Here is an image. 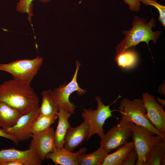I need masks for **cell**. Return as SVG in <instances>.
Returning <instances> with one entry per match:
<instances>
[{
  "mask_svg": "<svg viewBox=\"0 0 165 165\" xmlns=\"http://www.w3.org/2000/svg\"><path fill=\"white\" fill-rule=\"evenodd\" d=\"M146 111V116L159 131L165 134V111L154 96L148 92L142 94V99Z\"/></svg>",
  "mask_w": 165,
  "mask_h": 165,
  "instance_id": "cell-10",
  "label": "cell"
},
{
  "mask_svg": "<svg viewBox=\"0 0 165 165\" xmlns=\"http://www.w3.org/2000/svg\"><path fill=\"white\" fill-rule=\"evenodd\" d=\"M157 100L158 102L164 107L165 104V100L159 97H157Z\"/></svg>",
  "mask_w": 165,
  "mask_h": 165,
  "instance_id": "cell-28",
  "label": "cell"
},
{
  "mask_svg": "<svg viewBox=\"0 0 165 165\" xmlns=\"http://www.w3.org/2000/svg\"><path fill=\"white\" fill-rule=\"evenodd\" d=\"M108 152L100 146L96 151L89 154H81L78 156L79 165H102Z\"/></svg>",
  "mask_w": 165,
  "mask_h": 165,
  "instance_id": "cell-19",
  "label": "cell"
},
{
  "mask_svg": "<svg viewBox=\"0 0 165 165\" xmlns=\"http://www.w3.org/2000/svg\"><path fill=\"white\" fill-rule=\"evenodd\" d=\"M39 114V107L35 108L20 117L15 125L4 130L19 142L29 140L31 138L34 123Z\"/></svg>",
  "mask_w": 165,
  "mask_h": 165,
  "instance_id": "cell-9",
  "label": "cell"
},
{
  "mask_svg": "<svg viewBox=\"0 0 165 165\" xmlns=\"http://www.w3.org/2000/svg\"><path fill=\"white\" fill-rule=\"evenodd\" d=\"M41 95L42 101L39 107L40 113L46 116L57 115L60 109L52 90L50 89L44 90Z\"/></svg>",
  "mask_w": 165,
  "mask_h": 165,
  "instance_id": "cell-18",
  "label": "cell"
},
{
  "mask_svg": "<svg viewBox=\"0 0 165 165\" xmlns=\"http://www.w3.org/2000/svg\"><path fill=\"white\" fill-rule=\"evenodd\" d=\"M121 97L120 95H119L110 104L105 105L103 104L101 97L97 96L95 97L97 103L96 109L90 108L88 109L83 108L82 118L89 125V131L87 140H89L95 134H97L101 139L103 138L105 134L103 126L105 121L113 116L112 112L118 111V110H111L110 106L116 103Z\"/></svg>",
  "mask_w": 165,
  "mask_h": 165,
  "instance_id": "cell-4",
  "label": "cell"
},
{
  "mask_svg": "<svg viewBox=\"0 0 165 165\" xmlns=\"http://www.w3.org/2000/svg\"><path fill=\"white\" fill-rule=\"evenodd\" d=\"M165 165V142L153 147L149 151L144 165Z\"/></svg>",
  "mask_w": 165,
  "mask_h": 165,
  "instance_id": "cell-20",
  "label": "cell"
},
{
  "mask_svg": "<svg viewBox=\"0 0 165 165\" xmlns=\"http://www.w3.org/2000/svg\"><path fill=\"white\" fill-rule=\"evenodd\" d=\"M57 114L46 116L39 114L35 120L31 130L32 134L46 130L50 127L57 118Z\"/></svg>",
  "mask_w": 165,
  "mask_h": 165,
  "instance_id": "cell-22",
  "label": "cell"
},
{
  "mask_svg": "<svg viewBox=\"0 0 165 165\" xmlns=\"http://www.w3.org/2000/svg\"><path fill=\"white\" fill-rule=\"evenodd\" d=\"M23 114L6 103L0 101V127L4 130L15 125Z\"/></svg>",
  "mask_w": 165,
  "mask_h": 165,
  "instance_id": "cell-16",
  "label": "cell"
},
{
  "mask_svg": "<svg viewBox=\"0 0 165 165\" xmlns=\"http://www.w3.org/2000/svg\"><path fill=\"white\" fill-rule=\"evenodd\" d=\"M76 70L71 81L68 83H65L60 85L52 90L60 109H63L71 114L75 113L76 106L69 101L70 95L73 92L77 91L78 95L82 96L87 91L86 90L81 88L78 83L77 77L80 63L76 61Z\"/></svg>",
  "mask_w": 165,
  "mask_h": 165,
  "instance_id": "cell-7",
  "label": "cell"
},
{
  "mask_svg": "<svg viewBox=\"0 0 165 165\" xmlns=\"http://www.w3.org/2000/svg\"><path fill=\"white\" fill-rule=\"evenodd\" d=\"M54 131L50 127L44 131L32 134L29 146L34 149L38 158L42 161L46 155L56 148Z\"/></svg>",
  "mask_w": 165,
  "mask_h": 165,
  "instance_id": "cell-11",
  "label": "cell"
},
{
  "mask_svg": "<svg viewBox=\"0 0 165 165\" xmlns=\"http://www.w3.org/2000/svg\"><path fill=\"white\" fill-rule=\"evenodd\" d=\"M138 156L134 147L131 150L122 165H135L137 160Z\"/></svg>",
  "mask_w": 165,
  "mask_h": 165,
  "instance_id": "cell-25",
  "label": "cell"
},
{
  "mask_svg": "<svg viewBox=\"0 0 165 165\" xmlns=\"http://www.w3.org/2000/svg\"><path fill=\"white\" fill-rule=\"evenodd\" d=\"M34 0H19L16 6V10L21 13H27L28 15V19L30 20L32 16L33 8L32 2ZM43 2H46L50 0H40Z\"/></svg>",
  "mask_w": 165,
  "mask_h": 165,
  "instance_id": "cell-23",
  "label": "cell"
},
{
  "mask_svg": "<svg viewBox=\"0 0 165 165\" xmlns=\"http://www.w3.org/2000/svg\"><path fill=\"white\" fill-rule=\"evenodd\" d=\"M114 60L119 66L127 68L133 67L137 64L138 56L135 50L130 48L120 54Z\"/></svg>",
  "mask_w": 165,
  "mask_h": 165,
  "instance_id": "cell-21",
  "label": "cell"
},
{
  "mask_svg": "<svg viewBox=\"0 0 165 165\" xmlns=\"http://www.w3.org/2000/svg\"><path fill=\"white\" fill-rule=\"evenodd\" d=\"M134 147L133 142H127L115 152L108 154L102 165H122L127 156Z\"/></svg>",
  "mask_w": 165,
  "mask_h": 165,
  "instance_id": "cell-17",
  "label": "cell"
},
{
  "mask_svg": "<svg viewBox=\"0 0 165 165\" xmlns=\"http://www.w3.org/2000/svg\"><path fill=\"white\" fill-rule=\"evenodd\" d=\"M118 111L122 119L145 127L165 139V134L157 130L147 118L146 111L142 99L131 100L124 98L120 102Z\"/></svg>",
  "mask_w": 165,
  "mask_h": 165,
  "instance_id": "cell-3",
  "label": "cell"
},
{
  "mask_svg": "<svg viewBox=\"0 0 165 165\" xmlns=\"http://www.w3.org/2000/svg\"><path fill=\"white\" fill-rule=\"evenodd\" d=\"M131 136V130L127 121L121 119L105 134L100 141V146L108 152L127 143Z\"/></svg>",
  "mask_w": 165,
  "mask_h": 165,
  "instance_id": "cell-8",
  "label": "cell"
},
{
  "mask_svg": "<svg viewBox=\"0 0 165 165\" xmlns=\"http://www.w3.org/2000/svg\"><path fill=\"white\" fill-rule=\"evenodd\" d=\"M9 161L18 162L23 165H40L43 163L37 156L33 148L30 146L28 149L23 151L14 148L0 150V165Z\"/></svg>",
  "mask_w": 165,
  "mask_h": 165,
  "instance_id": "cell-12",
  "label": "cell"
},
{
  "mask_svg": "<svg viewBox=\"0 0 165 165\" xmlns=\"http://www.w3.org/2000/svg\"><path fill=\"white\" fill-rule=\"evenodd\" d=\"M0 137H2L10 140L16 145L19 144V142L17 140L12 136L7 133L5 130L2 129L0 128Z\"/></svg>",
  "mask_w": 165,
  "mask_h": 165,
  "instance_id": "cell-27",
  "label": "cell"
},
{
  "mask_svg": "<svg viewBox=\"0 0 165 165\" xmlns=\"http://www.w3.org/2000/svg\"><path fill=\"white\" fill-rule=\"evenodd\" d=\"M131 130V136L138 156L136 165H144L146 156L154 146L165 142L160 136L140 126L129 122Z\"/></svg>",
  "mask_w": 165,
  "mask_h": 165,
  "instance_id": "cell-5",
  "label": "cell"
},
{
  "mask_svg": "<svg viewBox=\"0 0 165 165\" xmlns=\"http://www.w3.org/2000/svg\"><path fill=\"white\" fill-rule=\"evenodd\" d=\"M71 114L63 109H60L57 113L58 123L54 132L55 143L56 148L64 147L65 136L68 130L71 127L68 119Z\"/></svg>",
  "mask_w": 165,
  "mask_h": 165,
  "instance_id": "cell-15",
  "label": "cell"
},
{
  "mask_svg": "<svg viewBox=\"0 0 165 165\" xmlns=\"http://www.w3.org/2000/svg\"><path fill=\"white\" fill-rule=\"evenodd\" d=\"M132 24V27L130 30L122 31L125 37L116 47V54L114 59L127 49H134L142 42L147 44L151 51L149 42L152 40L154 44L156 43L162 32L160 30H152V28L156 26V20L152 15L150 21L148 23L145 18L135 16L134 17Z\"/></svg>",
  "mask_w": 165,
  "mask_h": 165,
  "instance_id": "cell-2",
  "label": "cell"
},
{
  "mask_svg": "<svg viewBox=\"0 0 165 165\" xmlns=\"http://www.w3.org/2000/svg\"><path fill=\"white\" fill-rule=\"evenodd\" d=\"M0 101L24 115L38 107L39 100L30 84L13 78L0 85Z\"/></svg>",
  "mask_w": 165,
  "mask_h": 165,
  "instance_id": "cell-1",
  "label": "cell"
},
{
  "mask_svg": "<svg viewBox=\"0 0 165 165\" xmlns=\"http://www.w3.org/2000/svg\"><path fill=\"white\" fill-rule=\"evenodd\" d=\"M124 2L128 5L130 10L132 11L138 12L140 10L141 5L139 0H123Z\"/></svg>",
  "mask_w": 165,
  "mask_h": 165,
  "instance_id": "cell-26",
  "label": "cell"
},
{
  "mask_svg": "<svg viewBox=\"0 0 165 165\" xmlns=\"http://www.w3.org/2000/svg\"><path fill=\"white\" fill-rule=\"evenodd\" d=\"M89 131V125L86 121L77 127H70L65 136L64 148L73 152L75 148L80 146L87 139Z\"/></svg>",
  "mask_w": 165,
  "mask_h": 165,
  "instance_id": "cell-13",
  "label": "cell"
},
{
  "mask_svg": "<svg viewBox=\"0 0 165 165\" xmlns=\"http://www.w3.org/2000/svg\"><path fill=\"white\" fill-rule=\"evenodd\" d=\"M139 2L148 6L151 5L155 7L159 13L158 20L165 27V6L158 3L156 0H139Z\"/></svg>",
  "mask_w": 165,
  "mask_h": 165,
  "instance_id": "cell-24",
  "label": "cell"
},
{
  "mask_svg": "<svg viewBox=\"0 0 165 165\" xmlns=\"http://www.w3.org/2000/svg\"><path fill=\"white\" fill-rule=\"evenodd\" d=\"M86 151L85 147H82L75 152H70L64 147L56 148L46 155L45 159L51 160L57 165H79L78 156Z\"/></svg>",
  "mask_w": 165,
  "mask_h": 165,
  "instance_id": "cell-14",
  "label": "cell"
},
{
  "mask_svg": "<svg viewBox=\"0 0 165 165\" xmlns=\"http://www.w3.org/2000/svg\"><path fill=\"white\" fill-rule=\"evenodd\" d=\"M43 61V58L38 56L32 59L17 60L7 64H0V71L9 73L13 79L30 84Z\"/></svg>",
  "mask_w": 165,
  "mask_h": 165,
  "instance_id": "cell-6",
  "label": "cell"
}]
</instances>
